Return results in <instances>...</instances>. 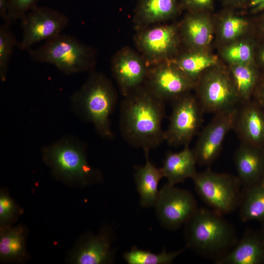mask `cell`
Segmentation results:
<instances>
[{
	"instance_id": "9a60e30c",
	"label": "cell",
	"mask_w": 264,
	"mask_h": 264,
	"mask_svg": "<svg viewBox=\"0 0 264 264\" xmlns=\"http://www.w3.org/2000/svg\"><path fill=\"white\" fill-rule=\"evenodd\" d=\"M114 240L111 228L105 226L97 234L82 236L69 255V262L76 264H105L114 260Z\"/></svg>"
},
{
	"instance_id": "30bf717a",
	"label": "cell",
	"mask_w": 264,
	"mask_h": 264,
	"mask_svg": "<svg viewBox=\"0 0 264 264\" xmlns=\"http://www.w3.org/2000/svg\"><path fill=\"white\" fill-rule=\"evenodd\" d=\"M198 89V100L204 111L216 114L235 107L240 100L232 77L220 69L205 73Z\"/></svg>"
},
{
	"instance_id": "8d00e7d4",
	"label": "cell",
	"mask_w": 264,
	"mask_h": 264,
	"mask_svg": "<svg viewBox=\"0 0 264 264\" xmlns=\"http://www.w3.org/2000/svg\"><path fill=\"white\" fill-rule=\"evenodd\" d=\"M259 57L261 63L264 65V47L260 51Z\"/></svg>"
},
{
	"instance_id": "44dd1931",
	"label": "cell",
	"mask_w": 264,
	"mask_h": 264,
	"mask_svg": "<svg viewBox=\"0 0 264 264\" xmlns=\"http://www.w3.org/2000/svg\"><path fill=\"white\" fill-rule=\"evenodd\" d=\"M146 162L135 168L134 178L140 196V204L145 208L154 207L157 199L158 185L163 177L160 168H157L149 159V151H144Z\"/></svg>"
},
{
	"instance_id": "e0dca14e",
	"label": "cell",
	"mask_w": 264,
	"mask_h": 264,
	"mask_svg": "<svg viewBox=\"0 0 264 264\" xmlns=\"http://www.w3.org/2000/svg\"><path fill=\"white\" fill-rule=\"evenodd\" d=\"M234 161L243 187L264 178V152L261 148L243 143L236 152Z\"/></svg>"
},
{
	"instance_id": "d4e9b609",
	"label": "cell",
	"mask_w": 264,
	"mask_h": 264,
	"mask_svg": "<svg viewBox=\"0 0 264 264\" xmlns=\"http://www.w3.org/2000/svg\"><path fill=\"white\" fill-rule=\"evenodd\" d=\"M172 60L181 71L195 82L203 71L215 66L218 60L215 56L197 50Z\"/></svg>"
},
{
	"instance_id": "83f0119b",
	"label": "cell",
	"mask_w": 264,
	"mask_h": 264,
	"mask_svg": "<svg viewBox=\"0 0 264 264\" xmlns=\"http://www.w3.org/2000/svg\"><path fill=\"white\" fill-rule=\"evenodd\" d=\"M10 23L4 21L0 26V78L2 82L6 79L14 48L18 44Z\"/></svg>"
},
{
	"instance_id": "d6986e66",
	"label": "cell",
	"mask_w": 264,
	"mask_h": 264,
	"mask_svg": "<svg viewBox=\"0 0 264 264\" xmlns=\"http://www.w3.org/2000/svg\"><path fill=\"white\" fill-rule=\"evenodd\" d=\"M243 143L261 148L264 144V110L248 104L238 114L236 124Z\"/></svg>"
},
{
	"instance_id": "f1b7e54d",
	"label": "cell",
	"mask_w": 264,
	"mask_h": 264,
	"mask_svg": "<svg viewBox=\"0 0 264 264\" xmlns=\"http://www.w3.org/2000/svg\"><path fill=\"white\" fill-rule=\"evenodd\" d=\"M253 53V47L249 43L240 42L226 47L222 55L231 65L252 64Z\"/></svg>"
},
{
	"instance_id": "ac0fdd59",
	"label": "cell",
	"mask_w": 264,
	"mask_h": 264,
	"mask_svg": "<svg viewBox=\"0 0 264 264\" xmlns=\"http://www.w3.org/2000/svg\"><path fill=\"white\" fill-rule=\"evenodd\" d=\"M178 0H138L133 14L135 28L139 30L167 20L178 10Z\"/></svg>"
},
{
	"instance_id": "7402d4cb",
	"label": "cell",
	"mask_w": 264,
	"mask_h": 264,
	"mask_svg": "<svg viewBox=\"0 0 264 264\" xmlns=\"http://www.w3.org/2000/svg\"><path fill=\"white\" fill-rule=\"evenodd\" d=\"M27 230L22 225L0 227V259L5 263H22L28 258Z\"/></svg>"
},
{
	"instance_id": "7a4b0ae2",
	"label": "cell",
	"mask_w": 264,
	"mask_h": 264,
	"mask_svg": "<svg viewBox=\"0 0 264 264\" xmlns=\"http://www.w3.org/2000/svg\"><path fill=\"white\" fill-rule=\"evenodd\" d=\"M184 225L187 247L215 262L226 254L238 240L234 226L223 215L210 208L198 207Z\"/></svg>"
},
{
	"instance_id": "5bb4252c",
	"label": "cell",
	"mask_w": 264,
	"mask_h": 264,
	"mask_svg": "<svg viewBox=\"0 0 264 264\" xmlns=\"http://www.w3.org/2000/svg\"><path fill=\"white\" fill-rule=\"evenodd\" d=\"M149 69L142 55L129 47L117 51L111 61L113 76L124 97L144 85Z\"/></svg>"
},
{
	"instance_id": "f546056e",
	"label": "cell",
	"mask_w": 264,
	"mask_h": 264,
	"mask_svg": "<svg viewBox=\"0 0 264 264\" xmlns=\"http://www.w3.org/2000/svg\"><path fill=\"white\" fill-rule=\"evenodd\" d=\"M248 26V22L245 19L234 15L227 16L220 24L221 37L226 41H234L243 34Z\"/></svg>"
},
{
	"instance_id": "4316f807",
	"label": "cell",
	"mask_w": 264,
	"mask_h": 264,
	"mask_svg": "<svg viewBox=\"0 0 264 264\" xmlns=\"http://www.w3.org/2000/svg\"><path fill=\"white\" fill-rule=\"evenodd\" d=\"M181 252H167L164 249L159 253H154L133 246L123 254V258L129 264H169L172 263Z\"/></svg>"
},
{
	"instance_id": "1f68e13d",
	"label": "cell",
	"mask_w": 264,
	"mask_h": 264,
	"mask_svg": "<svg viewBox=\"0 0 264 264\" xmlns=\"http://www.w3.org/2000/svg\"><path fill=\"white\" fill-rule=\"evenodd\" d=\"M39 0H8L7 22L21 20L38 6Z\"/></svg>"
},
{
	"instance_id": "52a82bcc",
	"label": "cell",
	"mask_w": 264,
	"mask_h": 264,
	"mask_svg": "<svg viewBox=\"0 0 264 264\" xmlns=\"http://www.w3.org/2000/svg\"><path fill=\"white\" fill-rule=\"evenodd\" d=\"M21 20L22 35L17 47L22 51L29 50L34 44L60 34L69 22L68 17L58 10L38 5Z\"/></svg>"
},
{
	"instance_id": "ba28073f",
	"label": "cell",
	"mask_w": 264,
	"mask_h": 264,
	"mask_svg": "<svg viewBox=\"0 0 264 264\" xmlns=\"http://www.w3.org/2000/svg\"><path fill=\"white\" fill-rule=\"evenodd\" d=\"M154 207L160 224L170 230L184 225L198 208L190 191L168 183L159 191Z\"/></svg>"
},
{
	"instance_id": "8fae6325",
	"label": "cell",
	"mask_w": 264,
	"mask_h": 264,
	"mask_svg": "<svg viewBox=\"0 0 264 264\" xmlns=\"http://www.w3.org/2000/svg\"><path fill=\"white\" fill-rule=\"evenodd\" d=\"M136 46L148 66L169 60L178 44L175 25H161L138 30L134 37Z\"/></svg>"
},
{
	"instance_id": "4fadbf2b",
	"label": "cell",
	"mask_w": 264,
	"mask_h": 264,
	"mask_svg": "<svg viewBox=\"0 0 264 264\" xmlns=\"http://www.w3.org/2000/svg\"><path fill=\"white\" fill-rule=\"evenodd\" d=\"M238 114L236 107L218 112L204 128L193 150L198 164L210 165L218 156L226 135L235 125Z\"/></svg>"
},
{
	"instance_id": "e575fe53",
	"label": "cell",
	"mask_w": 264,
	"mask_h": 264,
	"mask_svg": "<svg viewBox=\"0 0 264 264\" xmlns=\"http://www.w3.org/2000/svg\"><path fill=\"white\" fill-rule=\"evenodd\" d=\"M8 0H0V16L4 21L7 20Z\"/></svg>"
},
{
	"instance_id": "7c38bea8",
	"label": "cell",
	"mask_w": 264,
	"mask_h": 264,
	"mask_svg": "<svg viewBox=\"0 0 264 264\" xmlns=\"http://www.w3.org/2000/svg\"><path fill=\"white\" fill-rule=\"evenodd\" d=\"M195 83L169 60L149 68L144 85L154 95L165 102L173 101L188 93Z\"/></svg>"
},
{
	"instance_id": "74e56055",
	"label": "cell",
	"mask_w": 264,
	"mask_h": 264,
	"mask_svg": "<svg viewBox=\"0 0 264 264\" xmlns=\"http://www.w3.org/2000/svg\"><path fill=\"white\" fill-rule=\"evenodd\" d=\"M225 2L231 3H238L243 1L244 0H222Z\"/></svg>"
},
{
	"instance_id": "f35d334b",
	"label": "cell",
	"mask_w": 264,
	"mask_h": 264,
	"mask_svg": "<svg viewBox=\"0 0 264 264\" xmlns=\"http://www.w3.org/2000/svg\"><path fill=\"white\" fill-rule=\"evenodd\" d=\"M262 32L264 35V22L263 23V24H262Z\"/></svg>"
},
{
	"instance_id": "ffe728a7",
	"label": "cell",
	"mask_w": 264,
	"mask_h": 264,
	"mask_svg": "<svg viewBox=\"0 0 264 264\" xmlns=\"http://www.w3.org/2000/svg\"><path fill=\"white\" fill-rule=\"evenodd\" d=\"M197 164L193 150L188 145L177 153H167L160 168L163 177L168 183L175 185L183 182L189 178H193L198 173Z\"/></svg>"
},
{
	"instance_id": "2e32d148",
	"label": "cell",
	"mask_w": 264,
	"mask_h": 264,
	"mask_svg": "<svg viewBox=\"0 0 264 264\" xmlns=\"http://www.w3.org/2000/svg\"><path fill=\"white\" fill-rule=\"evenodd\" d=\"M217 264H264V232L248 230Z\"/></svg>"
},
{
	"instance_id": "d590c367",
	"label": "cell",
	"mask_w": 264,
	"mask_h": 264,
	"mask_svg": "<svg viewBox=\"0 0 264 264\" xmlns=\"http://www.w3.org/2000/svg\"><path fill=\"white\" fill-rule=\"evenodd\" d=\"M257 98L258 104L264 110V83L260 89Z\"/></svg>"
},
{
	"instance_id": "484cf974",
	"label": "cell",
	"mask_w": 264,
	"mask_h": 264,
	"mask_svg": "<svg viewBox=\"0 0 264 264\" xmlns=\"http://www.w3.org/2000/svg\"><path fill=\"white\" fill-rule=\"evenodd\" d=\"M230 70L239 99L248 100L257 81L256 69L252 64H233Z\"/></svg>"
},
{
	"instance_id": "5b68a950",
	"label": "cell",
	"mask_w": 264,
	"mask_h": 264,
	"mask_svg": "<svg viewBox=\"0 0 264 264\" xmlns=\"http://www.w3.org/2000/svg\"><path fill=\"white\" fill-rule=\"evenodd\" d=\"M28 52L34 62L51 64L66 75L90 72L96 64L95 50L70 35L61 33Z\"/></svg>"
},
{
	"instance_id": "8992f818",
	"label": "cell",
	"mask_w": 264,
	"mask_h": 264,
	"mask_svg": "<svg viewBox=\"0 0 264 264\" xmlns=\"http://www.w3.org/2000/svg\"><path fill=\"white\" fill-rule=\"evenodd\" d=\"M192 179L196 192L210 209L224 215L239 208L242 190L238 176L208 169Z\"/></svg>"
},
{
	"instance_id": "3957f363",
	"label": "cell",
	"mask_w": 264,
	"mask_h": 264,
	"mask_svg": "<svg viewBox=\"0 0 264 264\" xmlns=\"http://www.w3.org/2000/svg\"><path fill=\"white\" fill-rule=\"evenodd\" d=\"M71 96L73 110L80 118L91 123L102 137L113 136L110 116L117 101V93L110 81L94 70Z\"/></svg>"
},
{
	"instance_id": "603a6c76",
	"label": "cell",
	"mask_w": 264,
	"mask_h": 264,
	"mask_svg": "<svg viewBox=\"0 0 264 264\" xmlns=\"http://www.w3.org/2000/svg\"><path fill=\"white\" fill-rule=\"evenodd\" d=\"M183 37L191 48L199 50L208 45L213 38V27L206 16L193 13L188 15L181 27Z\"/></svg>"
},
{
	"instance_id": "277c9868",
	"label": "cell",
	"mask_w": 264,
	"mask_h": 264,
	"mask_svg": "<svg viewBox=\"0 0 264 264\" xmlns=\"http://www.w3.org/2000/svg\"><path fill=\"white\" fill-rule=\"evenodd\" d=\"M42 156L52 176L65 183L84 187L102 179L100 172L88 163L84 144L71 137L44 147Z\"/></svg>"
},
{
	"instance_id": "4dcf8cb0",
	"label": "cell",
	"mask_w": 264,
	"mask_h": 264,
	"mask_svg": "<svg viewBox=\"0 0 264 264\" xmlns=\"http://www.w3.org/2000/svg\"><path fill=\"white\" fill-rule=\"evenodd\" d=\"M21 207L14 201L8 193L2 190L0 192V227L12 226L22 214Z\"/></svg>"
},
{
	"instance_id": "836d02e7",
	"label": "cell",
	"mask_w": 264,
	"mask_h": 264,
	"mask_svg": "<svg viewBox=\"0 0 264 264\" xmlns=\"http://www.w3.org/2000/svg\"><path fill=\"white\" fill-rule=\"evenodd\" d=\"M249 5L253 12L264 10V0H250Z\"/></svg>"
},
{
	"instance_id": "cb8c5ba5",
	"label": "cell",
	"mask_w": 264,
	"mask_h": 264,
	"mask_svg": "<svg viewBox=\"0 0 264 264\" xmlns=\"http://www.w3.org/2000/svg\"><path fill=\"white\" fill-rule=\"evenodd\" d=\"M243 187L239 207L241 220H256L264 223V178Z\"/></svg>"
},
{
	"instance_id": "9c48e42d",
	"label": "cell",
	"mask_w": 264,
	"mask_h": 264,
	"mask_svg": "<svg viewBox=\"0 0 264 264\" xmlns=\"http://www.w3.org/2000/svg\"><path fill=\"white\" fill-rule=\"evenodd\" d=\"M202 111L198 99L188 93L173 100L165 140L172 146L188 145L201 124Z\"/></svg>"
},
{
	"instance_id": "d6a6232c",
	"label": "cell",
	"mask_w": 264,
	"mask_h": 264,
	"mask_svg": "<svg viewBox=\"0 0 264 264\" xmlns=\"http://www.w3.org/2000/svg\"><path fill=\"white\" fill-rule=\"evenodd\" d=\"M181 0L183 5L187 8L195 12L210 8L213 2V0Z\"/></svg>"
},
{
	"instance_id": "6da1fadb",
	"label": "cell",
	"mask_w": 264,
	"mask_h": 264,
	"mask_svg": "<svg viewBox=\"0 0 264 264\" xmlns=\"http://www.w3.org/2000/svg\"><path fill=\"white\" fill-rule=\"evenodd\" d=\"M165 102L144 85L124 97L120 110V130L130 145L150 151L165 140L162 122Z\"/></svg>"
}]
</instances>
